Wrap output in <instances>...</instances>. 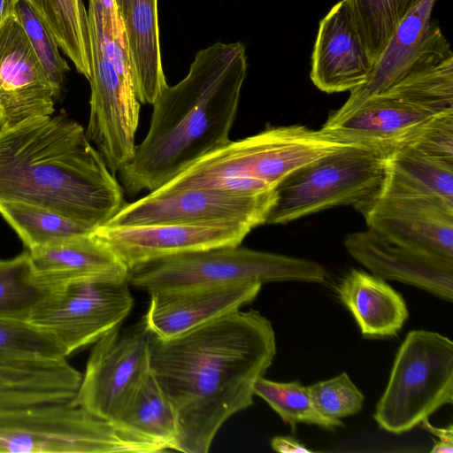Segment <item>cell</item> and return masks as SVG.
<instances>
[{
  "label": "cell",
  "instance_id": "cell-1",
  "mask_svg": "<svg viewBox=\"0 0 453 453\" xmlns=\"http://www.w3.org/2000/svg\"><path fill=\"white\" fill-rule=\"evenodd\" d=\"M276 355L271 321L238 310L180 335H152L150 369L171 402L173 450L207 453L225 422L253 404L254 387Z\"/></svg>",
  "mask_w": 453,
  "mask_h": 453
},
{
  "label": "cell",
  "instance_id": "cell-2",
  "mask_svg": "<svg viewBox=\"0 0 453 453\" xmlns=\"http://www.w3.org/2000/svg\"><path fill=\"white\" fill-rule=\"evenodd\" d=\"M247 68L240 42H217L195 55L188 74L152 103L146 136L118 171L126 194L159 188L230 140Z\"/></svg>",
  "mask_w": 453,
  "mask_h": 453
},
{
  "label": "cell",
  "instance_id": "cell-3",
  "mask_svg": "<svg viewBox=\"0 0 453 453\" xmlns=\"http://www.w3.org/2000/svg\"><path fill=\"white\" fill-rule=\"evenodd\" d=\"M124 193L76 121L48 115L0 129V203L45 208L96 229L126 204Z\"/></svg>",
  "mask_w": 453,
  "mask_h": 453
},
{
  "label": "cell",
  "instance_id": "cell-4",
  "mask_svg": "<svg viewBox=\"0 0 453 453\" xmlns=\"http://www.w3.org/2000/svg\"><path fill=\"white\" fill-rule=\"evenodd\" d=\"M348 145L320 129L302 125L271 127L246 138L229 140L156 190H269L296 169Z\"/></svg>",
  "mask_w": 453,
  "mask_h": 453
},
{
  "label": "cell",
  "instance_id": "cell-5",
  "mask_svg": "<svg viewBox=\"0 0 453 453\" xmlns=\"http://www.w3.org/2000/svg\"><path fill=\"white\" fill-rule=\"evenodd\" d=\"M90 112L86 135L111 173L134 156L141 103L126 35L113 0H88Z\"/></svg>",
  "mask_w": 453,
  "mask_h": 453
},
{
  "label": "cell",
  "instance_id": "cell-6",
  "mask_svg": "<svg viewBox=\"0 0 453 453\" xmlns=\"http://www.w3.org/2000/svg\"><path fill=\"white\" fill-rule=\"evenodd\" d=\"M319 263L244 247L222 246L173 255L129 270L127 282L150 295L238 283H324Z\"/></svg>",
  "mask_w": 453,
  "mask_h": 453
},
{
  "label": "cell",
  "instance_id": "cell-7",
  "mask_svg": "<svg viewBox=\"0 0 453 453\" xmlns=\"http://www.w3.org/2000/svg\"><path fill=\"white\" fill-rule=\"evenodd\" d=\"M165 449L68 402L0 410V453H154Z\"/></svg>",
  "mask_w": 453,
  "mask_h": 453
},
{
  "label": "cell",
  "instance_id": "cell-8",
  "mask_svg": "<svg viewBox=\"0 0 453 453\" xmlns=\"http://www.w3.org/2000/svg\"><path fill=\"white\" fill-rule=\"evenodd\" d=\"M452 403V341L433 331L409 332L376 404L374 420L381 429L401 434Z\"/></svg>",
  "mask_w": 453,
  "mask_h": 453
},
{
  "label": "cell",
  "instance_id": "cell-9",
  "mask_svg": "<svg viewBox=\"0 0 453 453\" xmlns=\"http://www.w3.org/2000/svg\"><path fill=\"white\" fill-rule=\"evenodd\" d=\"M385 169L383 157L357 144L323 156L275 187V201L265 223L287 224L334 206H356L378 192Z\"/></svg>",
  "mask_w": 453,
  "mask_h": 453
},
{
  "label": "cell",
  "instance_id": "cell-10",
  "mask_svg": "<svg viewBox=\"0 0 453 453\" xmlns=\"http://www.w3.org/2000/svg\"><path fill=\"white\" fill-rule=\"evenodd\" d=\"M127 283L81 280L50 288L28 321L50 334L67 357L127 318L134 305Z\"/></svg>",
  "mask_w": 453,
  "mask_h": 453
},
{
  "label": "cell",
  "instance_id": "cell-11",
  "mask_svg": "<svg viewBox=\"0 0 453 453\" xmlns=\"http://www.w3.org/2000/svg\"><path fill=\"white\" fill-rule=\"evenodd\" d=\"M274 201V188L265 191L221 188L154 190L133 203H126L104 226L240 224L253 229L265 223Z\"/></svg>",
  "mask_w": 453,
  "mask_h": 453
},
{
  "label": "cell",
  "instance_id": "cell-12",
  "mask_svg": "<svg viewBox=\"0 0 453 453\" xmlns=\"http://www.w3.org/2000/svg\"><path fill=\"white\" fill-rule=\"evenodd\" d=\"M151 339L142 319L124 330L119 325L97 340L71 403L115 423L151 371Z\"/></svg>",
  "mask_w": 453,
  "mask_h": 453
},
{
  "label": "cell",
  "instance_id": "cell-13",
  "mask_svg": "<svg viewBox=\"0 0 453 453\" xmlns=\"http://www.w3.org/2000/svg\"><path fill=\"white\" fill-rule=\"evenodd\" d=\"M368 228L391 241L453 257V203L378 190L354 206Z\"/></svg>",
  "mask_w": 453,
  "mask_h": 453
},
{
  "label": "cell",
  "instance_id": "cell-14",
  "mask_svg": "<svg viewBox=\"0 0 453 453\" xmlns=\"http://www.w3.org/2000/svg\"><path fill=\"white\" fill-rule=\"evenodd\" d=\"M251 230V227L240 224H152L101 226L93 234L130 270L139 265L173 255L240 245Z\"/></svg>",
  "mask_w": 453,
  "mask_h": 453
},
{
  "label": "cell",
  "instance_id": "cell-15",
  "mask_svg": "<svg viewBox=\"0 0 453 453\" xmlns=\"http://www.w3.org/2000/svg\"><path fill=\"white\" fill-rule=\"evenodd\" d=\"M435 1L423 0L403 19L366 81L350 91L339 111H348L383 93L415 68L453 56L438 23L431 19Z\"/></svg>",
  "mask_w": 453,
  "mask_h": 453
},
{
  "label": "cell",
  "instance_id": "cell-16",
  "mask_svg": "<svg viewBox=\"0 0 453 453\" xmlns=\"http://www.w3.org/2000/svg\"><path fill=\"white\" fill-rule=\"evenodd\" d=\"M58 97L14 15L0 27V129L51 115Z\"/></svg>",
  "mask_w": 453,
  "mask_h": 453
},
{
  "label": "cell",
  "instance_id": "cell-17",
  "mask_svg": "<svg viewBox=\"0 0 453 453\" xmlns=\"http://www.w3.org/2000/svg\"><path fill=\"white\" fill-rule=\"evenodd\" d=\"M344 245L372 274L453 301V257L391 241L370 228L349 234Z\"/></svg>",
  "mask_w": 453,
  "mask_h": 453
},
{
  "label": "cell",
  "instance_id": "cell-18",
  "mask_svg": "<svg viewBox=\"0 0 453 453\" xmlns=\"http://www.w3.org/2000/svg\"><path fill=\"white\" fill-rule=\"evenodd\" d=\"M435 113L378 95L348 111H335L320 130L337 141L364 146L386 159Z\"/></svg>",
  "mask_w": 453,
  "mask_h": 453
},
{
  "label": "cell",
  "instance_id": "cell-19",
  "mask_svg": "<svg viewBox=\"0 0 453 453\" xmlns=\"http://www.w3.org/2000/svg\"><path fill=\"white\" fill-rule=\"evenodd\" d=\"M374 66L348 0H341L320 20L311 56V80L331 94L364 84Z\"/></svg>",
  "mask_w": 453,
  "mask_h": 453
},
{
  "label": "cell",
  "instance_id": "cell-20",
  "mask_svg": "<svg viewBox=\"0 0 453 453\" xmlns=\"http://www.w3.org/2000/svg\"><path fill=\"white\" fill-rule=\"evenodd\" d=\"M261 288L260 283H238L151 294L142 319L153 336L169 339L241 310Z\"/></svg>",
  "mask_w": 453,
  "mask_h": 453
},
{
  "label": "cell",
  "instance_id": "cell-21",
  "mask_svg": "<svg viewBox=\"0 0 453 453\" xmlns=\"http://www.w3.org/2000/svg\"><path fill=\"white\" fill-rule=\"evenodd\" d=\"M27 251L31 277L46 290L81 280L127 282V265L93 232Z\"/></svg>",
  "mask_w": 453,
  "mask_h": 453
},
{
  "label": "cell",
  "instance_id": "cell-22",
  "mask_svg": "<svg viewBox=\"0 0 453 453\" xmlns=\"http://www.w3.org/2000/svg\"><path fill=\"white\" fill-rule=\"evenodd\" d=\"M126 35L136 96L152 104L168 85L162 65L157 0H113Z\"/></svg>",
  "mask_w": 453,
  "mask_h": 453
},
{
  "label": "cell",
  "instance_id": "cell-23",
  "mask_svg": "<svg viewBox=\"0 0 453 453\" xmlns=\"http://www.w3.org/2000/svg\"><path fill=\"white\" fill-rule=\"evenodd\" d=\"M337 292L364 337L395 336L409 317L403 296L372 273L349 271L342 279Z\"/></svg>",
  "mask_w": 453,
  "mask_h": 453
},
{
  "label": "cell",
  "instance_id": "cell-24",
  "mask_svg": "<svg viewBox=\"0 0 453 453\" xmlns=\"http://www.w3.org/2000/svg\"><path fill=\"white\" fill-rule=\"evenodd\" d=\"M379 190L431 196L453 203V164L403 148L385 159Z\"/></svg>",
  "mask_w": 453,
  "mask_h": 453
},
{
  "label": "cell",
  "instance_id": "cell-25",
  "mask_svg": "<svg viewBox=\"0 0 453 453\" xmlns=\"http://www.w3.org/2000/svg\"><path fill=\"white\" fill-rule=\"evenodd\" d=\"M114 424L165 450H173L179 434L175 411L151 371Z\"/></svg>",
  "mask_w": 453,
  "mask_h": 453
},
{
  "label": "cell",
  "instance_id": "cell-26",
  "mask_svg": "<svg viewBox=\"0 0 453 453\" xmlns=\"http://www.w3.org/2000/svg\"><path fill=\"white\" fill-rule=\"evenodd\" d=\"M46 24L59 48L88 80L91 73L87 9L83 0H27Z\"/></svg>",
  "mask_w": 453,
  "mask_h": 453
},
{
  "label": "cell",
  "instance_id": "cell-27",
  "mask_svg": "<svg viewBox=\"0 0 453 453\" xmlns=\"http://www.w3.org/2000/svg\"><path fill=\"white\" fill-rule=\"evenodd\" d=\"M0 215L17 233L27 250L95 230L45 208L21 203H0Z\"/></svg>",
  "mask_w": 453,
  "mask_h": 453
},
{
  "label": "cell",
  "instance_id": "cell-28",
  "mask_svg": "<svg viewBox=\"0 0 453 453\" xmlns=\"http://www.w3.org/2000/svg\"><path fill=\"white\" fill-rule=\"evenodd\" d=\"M380 95L432 112L453 107V56L413 69Z\"/></svg>",
  "mask_w": 453,
  "mask_h": 453
},
{
  "label": "cell",
  "instance_id": "cell-29",
  "mask_svg": "<svg viewBox=\"0 0 453 453\" xmlns=\"http://www.w3.org/2000/svg\"><path fill=\"white\" fill-rule=\"evenodd\" d=\"M65 359L57 342L30 321L0 318V365H42Z\"/></svg>",
  "mask_w": 453,
  "mask_h": 453
},
{
  "label": "cell",
  "instance_id": "cell-30",
  "mask_svg": "<svg viewBox=\"0 0 453 453\" xmlns=\"http://www.w3.org/2000/svg\"><path fill=\"white\" fill-rule=\"evenodd\" d=\"M423 0H348L358 33L375 63L403 19Z\"/></svg>",
  "mask_w": 453,
  "mask_h": 453
},
{
  "label": "cell",
  "instance_id": "cell-31",
  "mask_svg": "<svg viewBox=\"0 0 453 453\" xmlns=\"http://www.w3.org/2000/svg\"><path fill=\"white\" fill-rule=\"evenodd\" d=\"M254 393L293 430L298 423L315 425L326 430L343 426L341 419L323 416L315 407L307 387L299 381L279 382L261 377L255 384Z\"/></svg>",
  "mask_w": 453,
  "mask_h": 453
},
{
  "label": "cell",
  "instance_id": "cell-32",
  "mask_svg": "<svg viewBox=\"0 0 453 453\" xmlns=\"http://www.w3.org/2000/svg\"><path fill=\"white\" fill-rule=\"evenodd\" d=\"M47 292L31 277L27 250L0 261V318L28 320Z\"/></svg>",
  "mask_w": 453,
  "mask_h": 453
},
{
  "label": "cell",
  "instance_id": "cell-33",
  "mask_svg": "<svg viewBox=\"0 0 453 453\" xmlns=\"http://www.w3.org/2000/svg\"><path fill=\"white\" fill-rule=\"evenodd\" d=\"M82 374L67 361L42 365H0V390L75 392Z\"/></svg>",
  "mask_w": 453,
  "mask_h": 453
},
{
  "label": "cell",
  "instance_id": "cell-34",
  "mask_svg": "<svg viewBox=\"0 0 453 453\" xmlns=\"http://www.w3.org/2000/svg\"><path fill=\"white\" fill-rule=\"evenodd\" d=\"M13 15L22 27L58 96L69 66L59 53L55 37L27 0H17Z\"/></svg>",
  "mask_w": 453,
  "mask_h": 453
},
{
  "label": "cell",
  "instance_id": "cell-35",
  "mask_svg": "<svg viewBox=\"0 0 453 453\" xmlns=\"http://www.w3.org/2000/svg\"><path fill=\"white\" fill-rule=\"evenodd\" d=\"M307 388L315 407L326 418L341 419L358 413L363 408L365 395L346 372Z\"/></svg>",
  "mask_w": 453,
  "mask_h": 453
},
{
  "label": "cell",
  "instance_id": "cell-36",
  "mask_svg": "<svg viewBox=\"0 0 453 453\" xmlns=\"http://www.w3.org/2000/svg\"><path fill=\"white\" fill-rule=\"evenodd\" d=\"M403 148L453 164V107L435 113L399 150Z\"/></svg>",
  "mask_w": 453,
  "mask_h": 453
},
{
  "label": "cell",
  "instance_id": "cell-37",
  "mask_svg": "<svg viewBox=\"0 0 453 453\" xmlns=\"http://www.w3.org/2000/svg\"><path fill=\"white\" fill-rule=\"evenodd\" d=\"M75 394L62 390H0V410L68 402Z\"/></svg>",
  "mask_w": 453,
  "mask_h": 453
},
{
  "label": "cell",
  "instance_id": "cell-38",
  "mask_svg": "<svg viewBox=\"0 0 453 453\" xmlns=\"http://www.w3.org/2000/svg\"><path fill=\"white\" fill-rule=\"evenodd\" d=\"M419 426L438 438V441L430 450L431 453H452L453 452V426L447 427H436L428 418L424 419Z\"/></svg>",
  "mask_w": 453,
  "mask_h": 453
},
{
  "label": "cell",
  "instance_id": "cell-39",
  "mask_svg": "<svg viewBox=\"0 0 453 453\" xmlns=\"http://www.w3.org/2000/svg\"><path fill=\"white\" fill-rule=\"evenodd\" d=\"M274 451L281 453H310L311 452L305 445L299 442L291 436H274L270 441Z\"/></svg>",
  "mask_w": 453,
  "mask_h": 453
},
{
  "label": "cell",
  "instance_id": "cell-40",
  "mask_svg": "<svg viewBox=\"0 0 453 453\" xmlns=\"http://www.w3.org/2000/svg\"><path fill=\"white\" fill-rule=\"evenodd\" d=\"M17 0H0V27L13 15Z\"/></svg>",
  "mask_w": 453,
  "mask_h": 453
},
{
  "label": "cell",
  "instance_id": "cell-41",
  "mask_svg": "<svg viewBox=\"0 0 453 453\" xmlns=\"http://www.w3.org/2000/svg\"><path fill=\"white\" fill-rule=\"evenodd\" d=\"M0 261H1V259H0Z\"/></svg>",
  "mask_w": 453,
  "mask_h": 453
}]
</instances>
